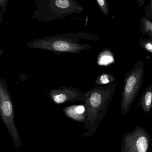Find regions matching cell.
<instances>
[{
    "instance_id": "6da1fadb",
    "label": "cell",
    "mask_w": 152,
    "mask_h": 152,
    "mask_svg": "<svg viewBox=\"0 0 152 152\" xmlns=\"http://www.w3.org/2000/svg\"><path fill=\"white\" fill-rule=\"evenodd\" d=\"M119 82L105 86L94 87L84 93L86 99L84 106L85 109L84 138L92 136L96 132L100 122L108 110Z\"/></svg>"
},
{
    "instance_id": "7a4b0ae2",
    "label": "cell",
    "mask_w": 152,
    "mask_h": 152,
    "mask_svg": "<svg viewBox=\"0 0 152 152\" xmlns=\"http://www.w3.org/2000/svg\"><path fill=\"white\" fill-rule=\"evenodd\" d=\"M82 39L99 41L100 37L95 35L82 33L65 34L35 39L27 43L26 45L32 49L44 50L59 55L62 53L80 54L82 51L92 48L90 44L79 43V40Z\"/></svg>"
},
{
    "instance_id": "3957f363",
    "label": "cell",
    "mask_w": 152,
    "mask_h": 152,
    "mask_svg": "<svg viewBox=\"0 0 152 152\" xmlns=\"http://www.w3.org/2000/svg\"><path fill=\"white\" fill-rule=\"evenodd\" d=\"M144 73V62L140 60L125 75L120 104L123 116L128 112L142 88Z\"/></svg>"
},
{
    "instance_id": "277c9868",
    "label": "cell",
    "mask_w": 152,
    "mask_h": 152,
    "mask_svg": "<svg viewBox=\"0 0 152 152\" xmlns=\"http://www.w3.org/2000/svg\"><path fill=\"white\" fill-rule=\"evenodd\" d=\"M0 115L16 146L20 144L21 145L20 138L14 124V110L10 93L6 81L1 79H0Z\"/></svg>"
},
{
    "instance_id": "5b68a950",
    "label": "cell",
    "mask_w": 152,
    "mask_h": 152,
    "mask_svg": "<svg viewBox=\"0 0 152 152\" xmlns=\"http://www.w3.org/2000/svg\"><path fill=\"white\" fill-rule=\"evenodd\" d=\"M151 141L145 129L137 126L132 132L124 135L121 144V152H149Z\"/></svg>"
},
{
    "instance_id": "8992f818",
    "label": "cell",
    "mask_w": 152,
    "mask_h": 152,
    "mask_svg": "<svg viewBox=\"0 0 152 152\" xmlns=\"http://www.w3.org/2000/svg\"><path fill=\"white\" fill-rule=\"evenodd\" d=\"M49 97L55 104H59L68 102H80L84 103L86 97L84 94L76 88L62 86L58 89H52L49 94Z\"/></svg>"
},
{
    "instance_id": "52a82bcc",
    "label": "cell",
    "mask_w": 152,
    "mask_h": 152,
    "mask_svg": "<svg viewBox=\"0 0 152 152\" xmlns=\"http://www.w3.org/2000/svg\"><path fill=\"white\" fill-rule=\"evenodd\" d=\"M63 110L65 115L73 120L84 122L86 113L84 105L75 104L67 106L63 109Z\"/></svg>"
},
{
    "instance_id": "ba28073f",
    "label": "cell",
    "mask_w": 152,
    "mask_h": 152,
    "mask_svg": "<svg viewBox=\"0 0 152 152\" xmlns=\"http://www.w3.org/2000/svg\"><path fill=\"white\" fill-rule=\"evenodd\" d=\"M152 84H151L143 92L137 106L141 107L148 115L152 107Z\"/></svg>"
},
{
    "instance_id": "9c48e42d",
    "label": "cell",
    "mask_w": 152,
    "mask_h": 152,
    "mask_svg": "<svg viewBox=\"0 0 152 152\" xmlns=\"http://www.w3.org/2000/svg\"><path fill=\"white\" fill-rule=\"evenodd\" d=\"M115 77L109 73H103L96 78L95 81L96 85L102 86L112 84L115 80Z\"/></svg>"
},
{
    "instance_id": "30bf717a",
    "label": "cell",
    "mask_w": 152,
    "mask_h": 152,
    "mask_svg": "<svg viewBox=\"0 0 152 152\" xmlns=\"http://www.w3.org/2000/svg\"><path fill=\"white\" fill-rule=\"evenodd\" d=\"M138 45L143 50L151 54L152 53V40L146 39H140L138 42Z\"/></svg>"
},
{
    "instance_id": "8fae6325",
    "label": "cell",
    "mask_w": 152,
    "mask_h": 152,
    "mask_svg": "<svg viewBox=\"0 0 152 152\" xmlns=\"http://www.w3.org/2000/svg\"><path fill=\"white\" fill-rule=\"evenodd\" d=\"M54 2L59 10L66 9L70 6L68 0H54Z\"/></svg>"
},
{
    "instance_id": "7c38bea8",
    "label": "cell",
    "mask_w": 152,
    "mask_h": 152,
    "mask_svg": "<svg viewBox=\"0 0 152 152\" xmlns=\"http://www.w3.org/2000/svg\"><path fill=\"white\" fill-rule=\"evenodd\" d=\"M96 1L103 13L105 15H108L109 14V8H108L106 0H96Z\"/></svg>"
},
{
    "instance_id": "4fadbf2b",
    "label": "cell",
    "mask_w": 152,
    "mask_h": 152,
    "mask_svg": "<svg viewBox=\"0 0 152 152\" xmlns=\"http://www.w3.org/2000/svg\"><path fill=\"white\" fill-rule=\"evenodd\" d=\"M9 0H0V8L3 13H4L7 10Z\"/></svg>"
},
{
    "instance_id": "5bb4252c",
    "label": "cell",
    "mask_w": 152,
    "mask_h": 152,
    "mask_svg": "<svg viewBox=\"0 0 152 152\" xmlns=\"http://www.w3.org/2000/svg\"><path fill=\"white\" fill-rule=\"evenodd\" d=\"M3 15L2 14L1 12V10H0V23H1L3 21Z\"/></svg>"
},
{
    "instance_id": "9a60e30c",
    "label": "cell",
    "mask_w": 152,
    "mask_h": 152,
    "mask_svg": "<svg viewBox=\"0 0 152 152\" xmlns=\"http://www.w3.org/2000/svg\"><path fill=\"white\" fill-rule=\"evenodd\" d=\"M4 52V50H1V48H0V56H2V55Z\"/></svg>"
}]
</instances>
